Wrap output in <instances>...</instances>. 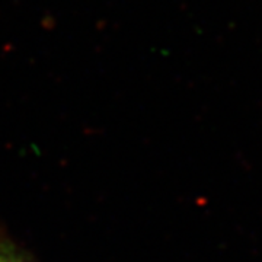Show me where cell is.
<instances>
[{
	"mask_svg": "<svg viewBox=\"0 0 262 262\" xmlns=\"http://www.w3.org/2000/svg\"><path fill=\"white\" fill-rule=\"evenodd\" d=\"M0 262H31L9 242H0Z\"/></svg>",
	"mask_w": 262,
	"mask_h": 262,
	"instance_id": "6da1fadb",
	"label": "cell"
}]
</instances>
